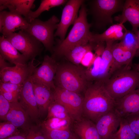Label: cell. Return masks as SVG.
<instances>
[{
    "mask_svg": "<svg viewBox=\"0 0 139 139\" xmlns=\"http://www.w3.org/2000/svg\"><path fill=\"white\" fill-rule=\"evenodd\" d=\"M115 100L105 89L103 83L91 82L84 92L83 113L94 123L100 117L114 109Z\"/></svg>",
    "mask_w": 139,
    "mask_h": 139,
    "instance_id": "obj_1",
    "label": "cell"
},
{
    "mask_svg": "<svg viewBox=\"0 0 139 139\" xmlns=\"http://www.w3.org/2000/svg\"><path fill=\"white\" fill-rule=\"evenodd\" d=\"M87 15L86 6L84 3L80 7L78 18L67 36L63 41L56 40L57 44L54 47L51 56L56 60L57 58L64 56L74 47L89 42L93 33L90 30L92 24L88 22Z\"/></svg>",
    "mask_w": 139,
    "mask_h": 139,
    "instance_id": "obj_2",
    "label": "cell"
},
{
    "mask_svg": "<svg viewBox=\"0 0 139 139\" xmlns=\"http://www.w3.org/2000/svg\"><path fill=\"white\" fill-rule=\"evenodd\" d=\"M104 86L115 100L119 99L138 88L139 74L130 65L116 70L103 83Z\"/></svg>",
    "mask_w": 139,
    "mask_h": 139,
    "instance_id": "obj_3",
    "label": "cell"
},
{
    "mask_svg": "<svg viewBox=\"0 0 139 139\" xmlns=\"http://www.w3.org/2000/svg\"><path fill=\"white\" fill-rule=\"evenodd\" d=\"M90 83L82 67L71 63L58 64L54 80L56 86L80 94L85 92Z\"/></svg>",
    "mask_w": 139,
    "mask_h": 139,
    "instance_id": "obj_4",
    "label": "cell"
},
{
    "mask_svg": "<svg viewBox=\"0 0 139 139\" xmlns=\"http://www.w3.org/2000/svg\"><path fill=\"white\" fill-rule=\"evenodd\" d=\"M125 1L123 0H91L88 1L87 14L92 20V27L99 30H105L113 23L112 16L122 11Z\"/></svg>",
    "mask_w": 139,
    "mask_h": 139,
    "instance_id": "obj_5",
    "label": "cell"
},
{
    "mask_svg": "<svg viewBox=\"0 0 139 139\" xmlns=\"http://www.w3.org/2000/svg\"><path fill=\"white\" fill-rule=\"evenodd\" d=\"M114 41L106 42L102 54H94L91 65L85 70L87 79L90 82L97 81L104 83L116 70L111 48Z\"/></svg>",
    "mask_w": 139,
    "mask_h": 139,
    "instance_id": "obj_6",
    "label": "cell"
},
{
    "mask_svg": "<svg viewBox=\"0 0 139 139\" xmlns=\"http://www.w3.org/2000/svg\"><path fill=\"white\" fill-rule=\"evenodd\" d=\"M60 21L55 15L48 20L43 21L35 19L29 23L25 30L40 41L46 50L52 53L55 44L54 32Z\"/></svg>",
    "mask_w": 139,
    "mask_h": 139,
    "instance_id": "obj_7",
    "label": "cell"
},
{
    "mask_svg": "<svg viewBox=\"0 0 139 139\" xmlns=\"http://www.w3.org/2000/svg\"><path fill=\"white\" fill-rule=\"evenodd\" d=\"M5 38L29 60L34 59L42 51V44L25 30H20L18 32L13 33Z\"/></svg>",
    "mask_w": 139,
    "mask_h": 139,
    "instance_id": "obj_8",
    "label": "cell"
},
{
    "mask_svg": "<svg viewBox=\"0 0 139 139\" xmlns=\"http://www.w3.org/2000/svg\"><path fill=\"white\" fill-rule=\"evenodd\" d=\"M54 100L66 109L73 121L78 120L83 113L84 97L80 94L56 86Z\"/></svg>",
    "mask_w": 139,
    "mask_h": 139,
    "instance_id": "obj_9",
    "label": "cell"
},
{
    "mask_svg": "<svg viewBox=\"0 0 139 139\" xmlns=\"http://www.w3.org/2000/svg\"><path fill=\"white\" fill-rule=\"evenodd\" d=\"M34 59L28 64H18L3 69L0 72V82H9L22 85L24 82L31 76L38 65L34 63Z\"/></svg>",
    "mask_w": 139,
    "mask_h": 139,
    "instance_id": "obj_10",
    "label": "cell"
},
{
    "mask_svg": "<svg viewBox=\"0 0 139 139\" xmlns=\"http://www.w3.org/2000/svg\"><path fill=\"white\" fill-rule=\"evenodd\" d=\"M85 1L83 0H69L66 3L60 20L54 34V37H59L60 41H63L65 38L69 27L74 23L78 18L79 8Z\"/></svg>",
    "mask_w": 139,
    "mask_h": 139,
    "instance_id": "obj_11",
    "label": "cell"
},
{
    "mask_svg": "<svg viewBox=\"0 0 139 139\" xmlns=\"http://www.w3.org/2000/svg\"><path fill=\"white\" fill-rule=\"evenodd\" d=\"M58 65L56 60L53 57L45 55L41 65L35 69L31 75L32 80L53 90L56 88L54 80Z\"/></svg>",
    "mask_w": 139,
    "mask_h": 139,
    "instance_id": "obj_12",
    "label": "cell"
},
{
    "mask_svg": "<svg viewBox=\"0 0 139 139\" xmlns=\"http://www.w3.org/2000/svg\"><path fill=\"white\" fill-rule=\"evenodd\" d=\"M31 76L22 84L19 93L18 101L29 117L36 121L40 116L33 91Z\"/></svg>",
    "mask_w": 139,
    "mask_h": 139,
    "instance_id": "obj_13",
    "label": "cell"
},
{
    "mask_svg": "<svg viewBox=\"0 0 139 139\" xmlns=\"http://www.w3.org/2000/svg\"><path fill=\"white\" fill-rule=\"evenodd\" d=\"M29 24L21 15L10 11H0V32L5 37L17 30H25Z\"/></svg>",
    "mask_w": 139,
    "mask_h": 139,
    "instance_id": "obj_14",
    "label": "cell"
},
{
    "mask_svg": "<svg viewBox=\"0 0 139 139\" xmlns=\"http://www.w3.org/2000/svg\"><path fill=\"white\" fill-rule=\"evenodd\" d=\"M114 109L122 118L139 115V89L115 100Z\"/></svg>",
    "mask_w": 139,
    "mask_h": 139,
    "instance_id": "obj_15",
    "label": "cell"
},
{
    "mask_svg": "<svg viewBox=\"0 0 139 139\" xmlns=\"http://www.w3.org/2000/svg\"><path fill=\"white\" fill-rule=\"evenodd\" d=\"M121 119L114 109L99 117L94 123L101 139H109L117 131Z\"/></svg>",
    "mask_w": 139,
    "mask_h": 139,
    "instance_id": "obj_16",
    "label": "cell"
},
{
    "mask_svg": "<svg viewBox=\"0 0 139 139\" xmlns=\"http://www.w3.org/2000/svg\"><path fill=\"white\" fill-rule=\"evenodd\" d=\"M122 12L114 20L122 24L128 22L132 27V31L135 32L139 28V0H125Z\"/></svg>",
    "mask_w": 139,
    "mask_h": 139,
    "instance_id": "obj_17",
    "label": "cell"
},
{
    "mask_svg": "<svg viewBox=\"0 0 139 139\" xmlns=\"http://www.w3.org/2000/svg\"><path fill=\"white\" fill-rule=\"evenodd\" d=\"M32 82L33 91L40 116L48 111L49 106L54 100L53 91L42 84L32 80Z\"/></svg>",
    "mask_w": 139,
    "mask_h": 139,
    "instance_id": "obj_18",
    "label": "cell"
},
{
    "mask_svg": "<svg viewBox=\"0 0 139 139\" xmlns=\"http://www.w3.org/2000/svg\"><path fill=\"white\" fill-rule=\"evenodd\" d=\"M0 56L5 60L15 65L26 64L29 60L19 52L11 43L3 36L0 37Z\"/></svg>",
    "mask_w": 139,
    "mask_h": 139,
    "instance_id": "obj_19",
    "label": "cell"
},
{
    "mask_svg": "<svg viewBox=\"0 0 139 139\" xmlns=\"http://www.w3.org/2000/svg\"><path fill=\"white\" fill-rule=\"evenodd\" d=\"M10 108L5 120L11 123L18 128L28 130L30 128L28 125V115L18 101L11 102Z\"/></svg>",
    "mask_w": 139,
    "mask_h": 139,
    "instance_id": "obj_20",
    "label": "cell"
},
{
    "mask_svg": "<svg viewBox=\"0 0 139 139\" xmlns=\"http://www.w3.org/2000/svg\"><path fill=\"white\" fill-rule=\"evenodd\" d=\"M127 30L123 24H113L101 33H93L89 42L97 44L110 41H120Z\"/></svg>",
    "mask_w": 139,
    "mask_h": 139,
    "instance_id": "obj_21",
    "label": "cell"
},
{
    "mask_svg": "<svg viewBox=\"0 0 139 139\" xmlns=\"http://www.w3.org/2000/svg\"><path fill=\"white\" fill-rule=\"evenodd\" d=\"M34 0H0V11L8 8L10 11L21 15L26 19L34 6Z\"/></svg>",
    "mask_w": 139,
    "mask_h": 139,
    "instance_id": "obj_22",
    "label": "cell"
},
{
    "mask_svg": "<svg viewBox=\"0 0 139 139\" xmlns=\"http://www.w3.org/2000/svg\"><path fill=\"white\" fill-rule=\"evenodd\" d=\"M74 131L80 139H101L95 123L87 118L76 121Z\"/></svg>",
    "mask_w": 139,
    "mask_h": 139,
    "instance_id": "obj_23",
    "label": "cell"
},
{
    "mask_svg": "<svg viewBox=\"0 0 139 139\" xmlns=\"http://www.w3.org/2000/svg\"><path fill=\"white\" fill-rule=\"evenodd\" d=\"M111 51L115 64L117 69L124 66L130 65L137 52L125 49L119 43L115 42L112 45Z\"/></svg>",
    "mask_w": 139,
    "mask_h": 139,
    "instance_id": "obj_24",
    "label": "cell"
},
{
    "mask_svg": "<svg viewBox=\"0 0 139 139\" xmlns=\"http://www.w3.org/2000/svg\"><path fill=\"white\" fill-rule=\"evenodd\" d=\"M97 44L89 42L77 46L68 51L64 56L72 63L79 65L84 55L89 51L94 50Z\"/></svg>",
    "mask_w": 139,
    "mask_h": 139,
    "instance_id": "obj_25",
    "label": "cell"
},
{
    "mask_svg": "<svg viewBox=\"0 0 139 139\" xmlns=\"http://www.w3.org/2000/svg\"><path fill=\"white\" fill-rule=\"evenodd\" d=\"M67 1V0H41L37 9L34 11H31L26 19L30 23L36 19L44 11H49L52 8L64 5Z\"/></svg>",
    "mask_w": 139,
    "mask_h": 139,
    "instance_id": "obj_26",
    "label": "cell"
},
{
    "mask_svg": "<svg viewBox=\"0 0 139 139\" xmlns=\"http://www.w3.org/2000/svg\"><path fill=\"white\" fill-rule=\"evenodd\" d=\"M72 120L57 118H46L42 124V128L47 129H69Z\"/></svg>",
    "mask_w": 139,
    "mask_h": 139,
    "instance_id": "obj_27",
    "label": "cell"
},
{
    "mask_svg": "<svg viewBox=\"0 0 139 139\" xmlns=\"http://www.w3.org/2000/svg\"><path fill=\"white\" fill-rule=\"evenodd\" d=\"M138 136L132 129L126 120L121 118L119 128L109 139H138Z\"/></svg>",
    "mask_w": 139,
    "mask_h": 139,
    "instance_id": "obj_28",
    "label": "cell"
},
{
    "mask_svg": "<svg viewBox=\"0 0 139 139\" xmlns=\"http://www.w3.org/2000/svg\"><path fill=\"white\" fill-rule=\"evenodd\" d=\"M47 111V118H57L72 120L65 108L54 100L49 106Z\"/></svg>",
    "mask_w": 139,
    "mask_h": 139,
    "instance_id": "obj_29",
    "label": "cell"
},
{
    "mask_svg": "<svg viewBox=\"0 0 139 139\" xmlns=\"http://www.w3.org/2000/svg\"><path fill=\"white\" fill-rule=\"evenodd\" d=\"M119 44L123 48L128 50L137 51L139 48L137 37L132 31L127 30Z\"/></svg>",
    "mask_w": 139,
    "mask_h": 139,
    "instance_id": "obj_30",
    "label": "cell"
},
{
    "mask_svg": "<svg viewBox=\"0 0 139 139\" xmlns=\"http://www.w3.org/2000/svg\"><path fill=\"white\" fill-rule=\"evenodd\" d=\"M48 139H71L73 134L69 129H47L42 128Z\"/></svg>",
    "mask_w": 139,
    "mask_h": 139,
    "instance_id": "obj_31",
    "label": "cell"
},
{
    "mask_svg": "<svg viewBox=\"0 0 139 139\" xmlns=\"http://www.w3.org/2000/svg\"><path fill=\"white\" fill-rule=\"evenodd\" d=\"M18 128L8 121L0 124V139H5L20 133Z\"/></svg>",
    "mask_w": 139,
    "mask_h": 139,
    "instance_id": "obj_32",
    "label": "cell"
},
{
    "mask_svg": "<svg viewBox=\"0 0 139 139\" xmlns=\"http://www.w3.org/2000/svg\"><path fill=\"white\" fill-rule=\"evenodd\" d=\"M26 139H48L43 130L32 127L27 130Z\"/></svg>",
    "mask_w": 139,
    "mask_h": 139,
    "instance_id": "obj_33",
    "label": "cell"
},
{
    "mask_svg": "<svg viewBox=\"0 0 139 139\" xmlns=\"http://www.w3.org/2000/svg\"><path fill=\"white\" fill-rule=\"evenodd\" d=\"M22 86L9 82H0V91L19 93Z\"/></svg>",
    "mask_w": 139,
    "mask_h": 139,
    "instance_id": "obj_34",
    "label": "cell"
},
{
    "mask_svg": "<svg viewBox=\"0 0 139 139\" xmlns=\"http://www.w3.org/2000/svg\"><path fill=\"white\" fill-rule=\"evenodd\" d=\"M11 103L0 94V118L5 120L6 115L10 108Z\"/></svg>",
    "mask_w": 139,
    "mask_h": 139,
    "instance_id": "obj_35",
    "label": "cell"
},
{
    "mask_svg": "<svg viewBox=\"0 0 139 139\" xmlns=\"http://www.w3.org/2000/svg\"><path fill=\"white\" fill-rule=\"evenodd\" d=\"M125 119L132 129L139 138V115L131 116Z\"/></svg>",
    "mask_w": 139,
    "mask_h": 139,
    "instance_id": "obj_36",
    "label": "cell"
},
{
    "mask_svg": "<svg viewBox=\"0 0 139 139\" xmlns=\"http://www.w3.org/2000/svg\"><path fill=\"white\" fill-rule=\"evenodd\" d=\"M94 57V54L92 51H89L84 55L81 63L84 66L89 67L92 64Z\"/></svg>",
    "mask_w": 139,
    "mask_h": 139,
    "instance_id": "obj_37",
    "label": "cell"
},
{
    "mask_svg": "<svg viewBox=\"0 0 139 139\" xmlns=\"http://www.w3.org/2000/svg\"><path fill=\"white\" fill-rule=\"evenodd\" d=\"M19 93L0 91V94L10 102L18 101Z\"/></svg>",
    "mask_w": 139,
    "mask_h": 139,
    "instance_id": "obj_38",
    "label": "cell"
},
{
    "mask_svg": "<svg viewBox=\"0 0 139 139\" xmlns=\"http://www.w3.org/2000/svg\"><path fill=\"white\" fill-rule=\"evenodd\" d=\"M5 139H26V135L19 133L10 136Z\"/></svg>",
    "mask_w": 139,
    "mask_h": 139,
    "instance_id": "obj_39",
    "label": "cell"
},
{
    "mask_svg": "<svg viewBox=\"0 0 139 139\" xmlns=\"http://www.w3.org/2000/svg\"><path fill=\"white\" fill-rule=\"evenodd\" d=\"M11 66L5 60L0 56V69L1 71L6 67Z\"/></svg>",
    "mask_w": 139,
    "mask_h": 139,
    "instance_id": "obj_40",
    "label": "cell"
},
{
    "mask_svg": "<svg viewBox=\"0 0 139 139\" xmlns=\"http://www.w3.org/2000/svg\"><path fill=\"white\" fill-rule=\"evenodd\" d=\"M134 68L139 74V64H136Z\"/></svg>",
    "mask_w": 139,
    "mask_h": 139,
    "instance_id": "obj_41",
    "label": "cell"
},
{
    "mask_svg": "<svg viewBox=\"0 0 139 139\" xmlns=\"http://www.w3.org/2000/svg\"><path fill=\"white\" fill-rule=\"evenodd\" d=\"M134 33L137 37L139 44V30H138Z\"/></svg>",
    "mask_w": 139,
    "mask_h": 139,
    "instance_id": "obj_42",
    "label": "cell"
},
{
    "mask_svg": "<svg viewBox=\"0 0 139 139\" xmlns=\"http://www.w3.org/2000/svg\"><path fill=\"white\" fill-rule=\"evenodd\" d=\"M71 139H80L78 137H77L75 135L73 134V136Z\"/></svg>",
    "mask_w": 139,
    "mask_h": 139,
    "instance_id": "obj_43",
    "label": "cell"
},
{
    "mask_svg": "<svg viewBox=\"0 0 139 139\" xmlns=\"http://www.w3.org/2000/svg\"><path fill=\"white\" fill-rule=\"evenodd\" d=\"M138 54L139 55V48L137 50L136 54Z\"/></svg>",
    "mask_w": 139,
    "mask_h": 139,
    "instance_id": "obj_44",
    "label": "cell"
},
{
    "mask_svg": "<svg viewBox=\"0 0 139 139\" xmlns=\"http://www.w3.org/2000/svg\"><path fill=\"white\" fill-rule=\"evenodd\" d=\"M137 88L139 89V85H138V87Z\"/></svg>",
    "mask_w": 139,
    "mask_h": 139,
    "instance_id": "obj_45",
    "label": "cell"
},
{
    "mask_svg": "<svg viewBox=\"0 0 139 139\" xmlns=\"http://www.w3.org/2000/svg\"><path fill=\"white\" fill-rule=\"evenodd\" d=\"M138 139H139V138Z\"/></svg>",
    "mask_w": 139,
    "mask_h": 139,
    "instance_id": "obj_46",
    "label": "cell"
}]
</instances>
